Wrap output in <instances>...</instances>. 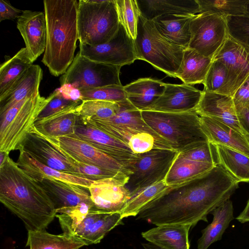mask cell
I'll use <instances>...</instances> for the list:
<instances>
[{"mask_svg":"<svg viewBox=\"0 0 249 249\" xmlns=\"http://www.w3.org/2000/svg\"><path fill=\"white\" fill-rule=\"evenodd\" d=\"M236 219L241 223L249 222V198L245 208Z\"/></svg>","mask_w":249,"mask_h":249,"instance_id":"52","label":"cell"},{"mask_svg":"<svg viewBox=\"0 0 249 249\" xmlns=\"http://www.w3.org/2000/svg\"><path fill=\"white\" fill-rule=\"evenodd\" d=\"M141 114L145 123L178 152L196 143L209 142L201 128L199 116L195 111L142 110Z\"/></svg>","mask_w":249,"mask_h":249,"instance_id":"4","label":"cell"},{"mask_svg":"<svg viewBox=\"0 0 249 249\" xmlns=\"http://www.w3.org/2000/svg\"><path fill=\"white\" fill-rule=\"evenodd\" d=\"M226 20L230 36L249 48V16H228Z\"/></svg>","mask_w":249,"mask_h":249,"instance_id":"45","label":"cell"},{"mask_svg":"<svg viewBox=\"0 0 249 249\" xmlns=\"http://www.w3.org/2000/svg\"><path fill=\"white\" fill-rule=\"evenodd\" d=\"M237 116L242 128L249 137V105H235Z\"/></svg>","mask_w":249,"mask_h":249,"instance_id":"50","label":"cell"},{"mask_svg":"<svg viewBox=\"0 0 249 249\" xmlns=\"http://www.w3.org/2000/svg\"><path fill=\"white\" fill-rule=\"evenodd\" d=\"M239 182L221 165L216 164L206 173L170 186L146 204L137 219L156 226L189 225L208 222L207 216L229 200Z\"/></svg>","mask_w":249,"mask_h":249,"instance_id":"1","label":"cell"},{"mask_svg":"<svg viewBox=\"0 0 249 249\" xmlns=\"http://www.w3.org/2000/svg\"><path fill=\"white\" fill-rule=\"evenodd\" d=\"M189 225L164 224L142 233L148 242L163 249H190Z\"/></svg>","mask_w":249,"mask_h":249,"instance_id":"27","label":"cell"},{"mask_svg":"<svg viewBox=\"0 0 249 249\" xmlns=\"http://www.w3.org/2000/svg\"><path fill=\"white\" fill-rule=\"evenodd\" d=\"M80 118L121 141L136 154L144 153L153 149L173 150L169 144L148 133L103 120Z\"/></svg>","mask_w":249,"mask_h":249,"instance_id":"18","label":"cell"},{"mask_svg":"<svg viewBox=\"0 0 249 249\" xmlns=\"http://www.w3.org/2000/svg\"><path fill=\"white\" fill-rule=\"evenodd\" d=\"M213 60L223 62L228 71L226 95L232 97L235 91L249 75V48L229 35Z\"/></svg>","mask_w":249,"mask_h":249,"instance_id":"16","label":"cell"},{"mask_svg":"<svg viewBox=\"0 0 249 249\" xmlns=\"http://www.w3.org/2000/svg\"><path fill=\"white\" fill-rule=\"evenodd\" d=\"M120 109L116 115L107 120L103 121L148 133L169 144L145 123L142 118L141 111L134 107L127 99L120 102Z\"/></svg>","mask_w":249,"mask_h":249,"instance_id":"37","label":"cell"},{"mask_svg":"<svg viewBox=\"0 0 249 249\" xmlns=\"http://www.w3.org/2000/svg\"><path fill=\"white\" fill-rule=\"evenodd\" d=\"M215 165L185 159L178 154L174 161L164 182L168 186L175 185L201 175Z\"/></svg>","mask_w":249,"mask_h":249,"instance_id":"36","label":"cell"},{"mask_svg":"<svg viewBox=\"0 0 249 249\" xmlns=\"http://www.w3.org/2000/svg\"><path fill=\"white\" fill-rule=\"evenodd\" d=\"M0 201L22 221L28 231L45 230L56 214L44 190L9 155L0 166Z\"/></svg>","mask_w":249,"mask_h":249,"instance_id":"2","label":"cell"},{"mask_svg":"<svg viewBox=\"0 0 249 249\" xmlns=\"http://www.w3.org/2000/svg\"><path fill=\"white\" fill-rule=\"evenodd\" d=\"M165 84L151 78H142L124 86V89L126 99L134 107L142 111L162 94Z\"/></svg>","mask_w":249,"mask_h":249,"instance_id":"28","label":"cell"},{"mask_svg":"<svg viewBox=\"0 0 249 249\" xmlns=\"http://www.w3.org/2000/svg\"><path fill=\"white\" fill-rule=\"evenodd\" d=\"M246 15L249 16V0H248L246 4Z\"/></svg>","mask_w":249,"mask_h":249,"instance_id":"55","label":"cell"},{"mask_svg":"<svg viewBox=\"0 0 249 249\" xmlns=\"http://www.w3.org/2000/svg\"><path fill=\"white\" fill-rule=\"evenodd\" d=\"M64 234L83 241L86 246L100 242L117 226L123 224L121 213H107L95 207L75 216L56 214Z\"/></svg>","mask_w":249,"mask_h":249,"instance_id":"8","label":"cell"},{"mask_svg":"<svg viewBox=\"0 0 249 249\" xmlns=\"http://www.w3.org/2000/svg\"><path fill=\"white\" fill-rule=\"evenodd\" d=\"M49 138L62 151L77 161L97 166L117 175L128 176L131 174L117 160L74 134Z\"/></svg>","mask_w":249,"mask_h":249,"instance_id":"14","label":"cell"},{"mask_svg":"<svg viewBox=\"0 0 249 249\" xmlns=\"http://www.w3.org/2000/svg\"><path fill=\"white\" fill-rule=\"evenodd\" d=\"M248 0H197L200 13L225 17L246 15Z\"/></svg>","mask_w":249,"mask_h":249,"instance_id":"40","label":"cell"},{"mask_svg":"<svg viewBox=\"0 0 249 249\" xmlns=\"http://www.w3.org/2000/svg\"><path fill=\"white\" fill-rule=\"evenodd\" d=\"M8 155L9 154L0 151V166H1L4 163Z\"/></svg>","mask_w":249,"mask_h":249,"instance_id":"54","label":"cell"},{"mask_svg":"<svg viewBox=\"0 0 249 249\" xmlns=\"http://www.w3.org/2000/svg\"><path fill=\"white\" fill-rule=\"evenodd\" d=\"M74 134L115 160L132 173L131 168L138 155L121 141L87 123L79 116Z\"/></svg>","mask_w":249,"mask_h":249,"instance_id":"13","label":"cell"},{"mask_svg":"<svg viewBox=\"0 0 249 249\" xmlns=\"http://www.w3.org/2000/svg\"><path fill=\"white\" fill-rule=\"evenodd\" d=\"M134 41L136 60L145 61L167 76L176 78L185 49L163 37L153 21L148 20L142 14L139 17L137 35Z\"/></svg>","mask_w":249,"mask_h":249,"instance_id":"5","label":"cell"},{"mask_svg":"<svg viewBox=\"0 0 249 249\" xmlns=\"http://www.w3.org/2000/svg\"><path fill=\"white\" fill-rule=\"evenodd\" d=\"M34 61L27 49L21 48L12 57L0 67V96L5 93L13 84L32 65Z\"/></svg>","mask_w":249,"mask_h":249,"instance_id":"33","label":"cell"},{"mask_svg":"<svg viewBox=\"0 0 249 249\" xmlns=\"http://www.w3.org/2000/svg\"><path fill=\"white\" fill-rule=\"evenodd\" d=\"M22 11L12 6L8 0H0V21L17 19Z\"/></svg>","mask_w":249,"mask_h":249,"instance_id":"48","label":"cell"},{"mask_svg":"<svg viewBox=\"0 0 249 249\" xmlns=\"http://www.w3.org/2000/svg\"><path fill=\"white\" fill-rule=\"evenodd\" d=\"M120 22L114 0H80L77 27L80 44L91 46L109 41Z\"/></svg>","mask_w":249,"mask_h":249,"instance_id":"6","label":"cell"},{"mask_svg":"<svg viewBox=\"0 0 249 249\" xmlns=\"http://www.w3.org/2000/svg\"><path fill=\"white\" fill-rule=\"evenodd\" d=\"M114 2L120 23L134 40L137 37L138 21L141 14L137 0H114Z\"/></svg>","mask_w":249,"mask_h":249,"instance_id":"41","label":"cell"},{"mask_svg":"<svg viewBox=\"0 0 249 249\" xmlns=\"http://www.w3.org/2000/svg\"><path fill=\"white\" fill-rule=\"evenodd\" d=\"M178 155L193 161L218 164L214 146L209 142L196 143L178 152Z\"/></svg>","mask_w":249,"mask_h":249,"instance_id":"44","label":"cell"},{"mask_svg":"<svg viewBox=\"0 0 249 249\" xmlns=\"http://www.w3.org/2000/svg\"><path fill=\"white\" fill-rule=\"evenodd\" d=\"M211 213L212 222L202 231L197 241V249H207L212 244L222 239V235L234 217L232 202L230 199L215 209Z\"/></svg>","mask_w":249,"mask_h":249,"instance_id":"32","label":"cell"},{"mask_svg":"<svg viewBox=\"0 0 249 249\" xmlns=\"http://www.w3.org/2000/svg\"><path fill=\"white\" fill-rule=\"evenodd\" d=\"M178 153L160 148L137 154V160L125 185L130 195L164 180Z\"/></svg>","mask_w":249,"mask_h":249,"instance_id":"10","label":"cell"},{"mask_svg":"<svg viewBox=\"0 0 249 249\" xmlns=\"http://www.w3.org/2000/svg\"><path fill=\"white\" fill-rule=\"evenodd\" d=\"M17 162L18 166L36 181L44 178L55 179L89 188L94 181L61 172L36 160L23 150H20Z\"/></svg>","mask_w":249,"mask_h":249,"instance_id":"26","label":"cell"},{"mask_svg":"<svg viewBox=\"0 0 249 249\" xmlns=\"http://www.w3.org/2000/svg\"><path fill=\"white\" fill-rule=\"evenodd\" d=\"M121 67L91 60L78 53L67 71L60 77V84H70L80 91L122 85L120 80Z\"/></svg>","mask_w":249,"mask_h":249,"instance_id":"9","label":"cell"},{"mask_svg":"<svg viewBox=\"0 0 249 249\" xmlns=\"http://www.w3.org/2000/svg\"><path fill=\"white\" fill-rule=\"evenodd\" d=\"M203 92L196 113L221 122L249 138L240 125L232 97L213 92Z\"/></svg>","mask_w":249,"mask_h":249,"instance_id":"20","label":"cell"},{"mask_svg":"<svg viewBox=\"0 0 249 249\" xmlns=\"http://www.w3.org/2000/svg\"><path fill=\"white\" fill-rule=\"evenodd\" d=\"M195 15L169 14L160 16L152 21L163 37L172 43L186 49L191 39L190 23Z\"/></svg>","mask_w":249,"mask_h":249,"instance_id":"25","label":"cell"},{"mask_svg":"<svg viewBox=\"0 0 249 249\" xmlns=\"http://www.w3.org/2000/svg\"><path fill=\"white\" fill-rule=\"evenodd\" d=\"M82 101L97 100L120 102L126 100L123 85H110L80 91Z\"/></svg>","mask_w":249,"mask_h":249,"instance_id":"43","label":"cell"},{"mask_svg":"<svg viewBox=\"0 0 249 249\" xmlns=\"http://www.w3.org/2000/svg\"><path fill=\"white\" fill-rule=\"evenodd\" d=\"M201 128L208 141L249 157V138L230 126L211 118L199 116Z\"/></svg>","mask_w":249,"mask_h":249,"instance_id":"23","label":"cell"},{"mask_svg":"<svg viewBox=\"0 0 249 249\" xmlns=\"http://www.w3.org/2000/svg\"><path fill=\"white\" fill-rule=\"evenodd\" d=\"M128 177L115 176L94 181L89 188L91 199L97 209L121 213L130 196L125 185Z\"/></svg>","mask_w":249,"mask_h":249,"instance_id":"17","label":"cell"},{"mask_svg":"<svg viewBox=\"0 0 249 249\" xmlns=\"http://www.w3.org/2000/svg\"><path fill=\"white\" fill-rule=\"evenodd\" d=\"M218 164L240 182H249V157L237 151L213 145Z\"/></svg>","mask_w":249,"mask_h":249,"instance_id":"35","label":"cell"},{"mask_svg":"<svg viewBox=\"0 0 249 249\" xmlns=\"http://www.w3.org/2000/svg\"><path fill=\"white\" fill-rule=\"evenodd\" d=\"M204 91L226 95L228 84V71L226 65L213 60L203 83Z\"/></svg>","mask_w":249,"mask_h":249,"instance_id":"42","label":"cell"},{"mask_svg":"<svg viewBox=\"0 0 249 249\" xmlns=\"http://www.w3.org/2000/svg\"><path fill=\"white\" fill-rule=\"evenodd\" d=\"M20 150L46 166L75 176L71 158L50 138L38 132L34 126L26 137Z\"/></svg>","mask_w":249,"mask_h":249,"instance_id":"15","label":"cell"},{"mask_svg":"<svg viewBox=\"0 0 249 249\" xmlns=\"http://www.w3.org/2000/svg\"><path fill=\"white\" fill-rule=\"evenodd\" d=\"M76 107H70L52 115L37 119L34 126L38 132L49 138L74 134L79 118Z\"/></svg>","mask_w":249,"mask_h":249,"instance_id":"29","label":"cell"},{"mask_svg":"<svg viewBox=\"0 0 249 249\" xmlns=\"http://www.w3.org/2000/svg\"><path fill=\"white\" fill-rule=\"evenodd\" d=\"M37 182L52 201L56 214L82 203H93L89 188L52 178Z\"/></svg>","mask_w":249,"mask_h":249,"instance_id":"21","label":"cell"},{"mask_svg":"<svg viewBox=\"0 0 249 249\" xmlns=\"http://www.w3.org/2000/svg\"><path fill=\"white\" fill-rule=\"evenodd\" d=\"M47 103L40 95L19 101L0 114V151L9 154L21 145Z\"/></svg>","mask_w":249,"mask_h":249,"instance_id":"7","label":"cell"},{"mask_svg":"<svg viewBox=\"0 0 249 249\" xmlns=\"http://www.w3.org/2000/svg\"><path fill=\"white\" fill-rule=\"evenodd\" d=\"M63 96L66 99L75 102H82L80 91L70 84L61 85L58 89Z\"/></svg>","mask_w":249,"mask_h":249,"instance_id":"51","label":"cell"},{"mask_svg":"<svg viewBox=\"0 0 249 249\" xmlns=\"http://www.w3.org/2000/svg\"><path fill=\"white\" fill-rule=\"evenodd\" d=\"M142 15L152 20L160 16L176 13H200L197 0H137Z\"/></svg>","mask_w":249,"mask_h":249,"instance_id":"30","label":"cell"},{"mask_svg":"<svg viewBox=\"0 0 249 249\" xmlns=\"http://www.w3.org/2000/svg\"><path fill=\"white\" fill-rule=\"evenodd\" d=\"M169 187L164 180L131 194L121 212L123 218L137 216L146 204L157 197Z\"/></svg>","mask_w":249,"mask_h":249,"instance_id":"38","label":"cell"},{"mask_svg":"<svg viewBox=\"0 0 249 249\" xmlns=\"http://www.w3.org/2000/svg\"><path fill=\"white\" fill-rule=\"evenodd\" d=\"M47 99V104L37 119L52 115L70 107L77 106L82 102L65 99L58 89L50 94Z\"/></svg>","mask_w":249,"mask_h":249,"instance_id":"47","label":"cell"},{"mask_svg":"<svg viewBox=\"0 0 249 249\" xmlns=\"http://www.w3.org/2000/svg\"><path fill=\"white\" fill-rule=\"evenodd\" d=\"M213 61L189 48L185 49L179 68L176 77L183 83L192 85L203 84Z\"/></svg>","mask_w":249,"mask_h":249,"instance_id":"31","label":"cell"},{"mask_svg":"<svg viewBox=\"0 0 249 249\" xmlns=\"http://www.w3.org/2000/svg\"><path fill=\"white\" fill-rule=\"evenodd\" d=\"M120 107V102L87 100L77 106L76 111L84 119L105 120L116 115Z\"/></svg>","mask_w":249,"mask_h":249,"instance_id":"39","label":"cell"},{"mask_svg":"<svg viewBox=\"0 0 249 249\" xmlns=\"http://www.w3.org/2000/svg\"><path fill=\"white\" fill-rule=\"evenodd\" d=\"M203 93V90L192 85L166 83L162 94L144 110L164 112L196 111Z\"/></svg>","mask_w":249,"mask_h":249,"instance_id":"19","label":"cell"},{"mask_svg":"<svg viewBox=\"0 0 249 249\" xmlns=\"http://www.w3.org/2000/svg\"><path fill=\"white\" fill-rule=\"evenodd\" d=\"M72 164L75 171V176L94 181L115 176L128 177L117 175L100 167L79 162L73 159Z\"/></svg>","mask_w":249,"mask_h":249,"instance_id":"46","label":"cell"},{"mask_svg":"<svg viewBox=\"0 0 249 249\" xmlns=\"http://www.w3.org/2000/svg\"><path fill=\"white\" fill-rule=\"evenodd\" d=\"M17 23L25 48L35 61L44 53L46 48L47 32L44 12L24 10Z\"/></svg>","mask_w":249,"mask_h":249,"instance_id":"22","label":"cell"},{"mask_svg":"<svg viewBox=\"0 0 249 249\" xmlns=\"http://www.w3.org/2000/svg\"><path fill=\"white\" fill-rule=\"evenodd\" d=\"M144 249H163L150 242L142 243Z\"/></svg>","mask_w":249,"mask_h":249,"instance_id":"53","label":"cell"},{"mask_svg":"<svg viewBox=\"0 0 249 249\" xmlns=\"http://www.w3.org/2000/svg\"><path fill=\"white\" fill-rule=\"evenodd\" d=\"M42 76L40 67L38 65H32L5 93L0 96V114L19 101L39 94Z\"/></svg>","mask_w":249,"mask_h":249,"instance_id":"24","label":"cell"},{"mask_svg":"<svg viewBox=\"0 0 249 249\" xmlns=\"http://www.w3.org/2000/svg\"><path fill=\"white\" fill-rule=\"evenodd\" d=\"M84 246L80 240L64 233L53 234L45 230L28 231L26 246L30 249H79Z\"/></svg>","mask_w":249,"mask_h":249,"instance_id":"34","label":"cell"},{"mask_svg":"<svg viewBox=\"0 0 249 249\" xmlns=\"http://www.w3.org/2000/svg\"><path fill=\"white\" fill-rule=\"evenodd\" d=\"M81 55L93 61L122 67L136 60L134 40L120 23L114 36L107 42L94 46L80 44Z\"/></svg>","mask_w":249,"mask_h":249,"instance_id":"12","label":"cell"},{"mask_svg":"<svg viewBox=\"0 0 249 249\" xmlns=\"http://www.w3.org/2000/svg\"><path fill=\"white\" fill-rule=\"evenodd\" d=\"M191 39L188 48L213 58L229 36L226 17L201 13L190 23Z\"/></svg>","mask_w":249,"mask_h":249,"instance_id":"11","label":"cell"},{"mask_svg":"<svg viewBox=\"0 0 249 249\" xmlns=\"http://www.w3.org/2000/svg\"><path fill=\"white\" fill-rule=\"evenodd\" d=\"M46 45L42 62L51 74H64L74 59L78 37L76 0L43 1Z\"/></svg>","mask_w":249,"mask_h":249,"instance_id":"3","label":"cell"},{"mask_svg":"<svg viewBox=\"0 0 249 249\" xmlns=\"http://www.w3.org/2000/svg\"><path fill=\"white\" fill-rule=\"evenodd\" d=\"M232 98L235 105H249V75L235 91Z\"/></svg>","mask_w":249,"mask_h":249,"instance_id":"49","label":"cell"}]
</instances>
